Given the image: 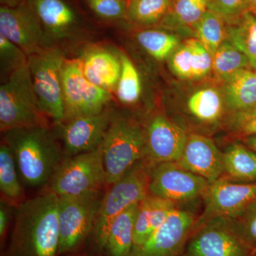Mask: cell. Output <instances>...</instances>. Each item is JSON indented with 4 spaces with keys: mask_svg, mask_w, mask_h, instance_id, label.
I'll use <instances>...</instances> for the list:
<instances>
[{
    "mask_svg": "<svg viewBox=\"0 0 256 256\" xmlns=\"http://www.w3.org/2000/svg\"><path fill=\"white\" fill-rule=\"evenodd\" d=\"M254 250H255V256H256V248L255 249H254Z\"/></svg>",
    "mask_w": 256,
    "mask_h": 256,
    "instance_id": "obj_45",
    "label": "cell"
},
{
    "mask_svg": "<svg viewBox=\"0 0 256 256\" xmlns=\"http://www.w3.org/2000/svg\"><path fill=\"white\" fill-rule=\"evenodd\" d=\"M90 10L98 18L119 20L127 18L128 0H86Z\"/></svg>",
    "mask_w": 256,
    "mask_h": 256,
    "instance_id": "obj_36",
    "label": "cell"
},
{
    "mask_svg": "<svg viewBox=\"0 0 256 256\" xmlns=\"http://www.w3.org/2000/svg\"><path fill=\"white\" fill-rule=\"evenodd\" d=\"M256 10V0H244V12L246 11H254Z\"/></svg>",
    "mask_w": 256,
    "mask_h": 256,
    "instance_id": "obj_41",
    "label": "cell"
},
{
    "mask_svg": "<svg viewBox=\"0 0 256 256\" xmlns=\"http://www.w3.org/2000/svg\"><path fill=\"white\" fill-rule=\"evenodd\" d=\"M65 58L63 52L53 46L28 56V68L40 110L57 126L65 120L62 78Z\"/></svg>",
    "mask_w": 256,
    "mask_h": 256,
    "instance_id": "obj_8",
    "label": "cell"
},
{
    "mask_svg": "<svg viewBox=\"0 0 256 256\" xmlns=\"http://www.w3.org/2000/svg\"><path fill=\"white\" fill-rule=\"evenodd\" d=\"M105 190L58 196V256L80 254L92 233Z\"/></svg>",
    "mask_w": 256,
    "mask_h": 256,
    "instance_id": "obj_5",
    "label": "cell"
},
{
    "mask_svg": "<svg viewBox=\"0 0 256 256\" xmlns=\"http://www.w3.org/2000/svg\"><path fill=\"white\" fill-rule=\"evenodd\" d=\"M31 5L50 42L66 40L76 30L77 15L64 0H32Z\"/></svg>",
    "mask_w": 256,
    "mask_h": 256,
    "instance_id": "obj_19",
    "label": "cell"
},
{
    "mask_svg": "<svg viewBox=\"0 0 256 256\" xmlns=\"http://www.w3.org/2000/svg\"><path fill=\"white\" fill-rule=\"evenodd\" d=\"M192 34L212 56L226 40V22L220 15L208 10L193 26Z\"/></svg>",
    "mask_w": 256,
    "mask_h": 256,
    "instance_id": "obj_30",
    "label": "cell"
},
{
    "mask_svg": "<svg viewBox=\"0 0 256 256\" xmlns=\"http://www.w3.org/2000/svg\"><path fill=\"white\" fill-rule=\"evenodd\" d=\"M210 0H172L158 28L172 32H188L208 10Z\"/></svg>",
    "mask_w": 256,
    "mask_h": 256,
    "instance_id": "obj_25",
    "label": "cell"
},
{
    "mask_svg": "<svg viewBox=\"0 0 256 256\" xmlns=\"http://www.w3.org/2000/svg\"><path fill=\"white\" fill-rule=\"evenodd\" d=\"M13 207L8 204L0 202V244L1 248L4 246L8 237V228L12 218V210Z\"/></svg>",
    "mask_w": 256,
    "mask_h": 256,
    "instance_id": "obj_39",
    "label": "cell"
},
{
    "mask_svg": "<svg viewBox=\"0 0 256 256\" xmlns=\"http://www.w3.org/2000/svg\"><path fill=\"white\" fill-rule=\"evenodd\" d=\"M239 141L245 144L250 149L255 151L256 152V136H249V137L242 138V139L240 140Z\"/></svg>",
    "mask_w": 256,
    "mask_h": 256,
    "instance_id": "obj_40",
    "label": "cell"
},
{
    "mask_svg": "<svg viewBox=\"0 0 256 256\" xmlns=\"http://www.w3.org/2000/svg\"><path fill=\"white\" fill-rule=\"evenodd\" d=\"M256 202V182H236L220 178L210 184L202 198L198 222L215 217L234 220Z\"/></svg>",
    "mask_w": 256,
    "mask_h": 256,
    "instance_id": "obj_15",
    "label": "cell"
},
{
    "mask_svg": "<svg viewBox=\"0 0 256 256\" xmlns=\"http://www.w3.org/2000/svg\"><path fill=\"white\" fill-rule=\"evenodd\" d=\"M100 146L108 188L146 158L143 124L132 116L116 112Z\"/></svg>",
    "mask_w": 256,
    "mask_h": 256,
    "instance_id": "obj_3",
    "label": "cell"
},
{
    "mask_svg": "<svg viewBox=\"0 0 256 256\" xmlns=\"http://www.w3.org/2000/svg\"><path fill=\"white\" fill-rule=\"evenodd\" d=\"M12 152L6 142L0 146V193L1 201L14 208L28 200Z\"/></svg>",
    "mask_w": 256,
    "mask_h": 256,
    "instance_id": "obj_26",
    "label": "cell"
},
{
    "mask_svg": "<svg viewBox=\"0 0 256 256\" xmlns=\"http://www.w3.org/2000/svg\"><path fill=\"white\" fill-rule=\"evenodd\" d=\"M254 73H255L256 74V67L255 68H254Z\"/></svg>",
    "mask_w": 256,
    "mask_h": 256,
    "instance_id": "obj_44",
    "label": "cell"
},
{
    "mask_svg": "<svg viewBox=\"0 0 256 256\" xmlns=\"http://www.w3.org/2000/svg\"><path fill=\"white\" fill-rule=\"evenodd\" d=\"M191 90L172 106L169 116L188 133L212 137L222 130L229 114L222 84L215 78Z\"/></svg>",
    "mask_w": 256,
    "mask_h": 256,
    "instance_id": "obj_4",
    "label": "cell"
},
{
    "mask_svg": "<svg viewBox=\"0 0 256 256\" xmlns=\"http://www.w3.org/2000/svg\"><path fill=\"white\" fill-rule=\"evenodd\" d=\"M116 114L108 106L98 114L79 116L60 124L65 158L98 148Z\"/></svg>",
    "mask_w": 256,
    "mask_h": 256,
    "instance_id": "obj_17",
    "label": "cell"
},
{
    "mask_svg": "<svg viewBox=\"0 0 256 256\" xmlns=\"http://www.w3.org/2000/svg\"><path fill=\"white\" fill-rule=\"evenodd\" d=\"M62 78L64 122L79 116L98 114L110 105L112 94L88 80L82 72L80 58H65Z\"/></svg>",
    "mask_w": 256,
    "mask_h": 256,
    "instance_id": "obj_12",
    "label": "cell"
},
{
    "mask_svg": "<svg viewBox=\"0 0 256 256\" xmlns=\"http://www.w3.org/2000/svg\"><path fill=\"white\" fill-rule=\"evenodd\" d=\"M0 34L28 56L50 47L41 22L32 5L0 8Z\"/></svg>",
    "mask_w": 256,
    "mask_h": 256,
    "instance_id": "obj_16",
    "label": "cell"
},
{
    "mask_svg": "<svg viewBox=\"0 0 256 256\" xmlns=\"http://www.w3.org/2000/svg\"><path fill=\"white\" fill-rule=\"evenodd\" d=\"M121 74L117 87L116 96L120 104L133 106L137 104L142 94V82L138 68L126 54L120 53Z\"/></svg>",
    "mask_w": 256,
    "mask_h": 256,
    "instance_id": "obj_32",
    "label": "cell"
},
{
    "mask_svg": "<svg viewBox=\"0 0 256 256\" xmlns=\"http://www.w3.org/2000/svg\"><path fill=\"white\" fill-rule=\"evenodd\" d=\"M138 44L153 58L159 62L168 60L181 44L174 32L162 28H144L136 34Z\"/></svg>",
    "mask_w": 256,
    "mask_h": 256,
    "instance_id": "obj_28",
    "label": "cell"
},
{
    "mask_svg": "<svg viewBox=\"0 0 256 256\" xmlns=\"http://www.w3.org/2000/svg\"><path fill=\"white\" fill-rule=\"evenodd\" d=\"M202 200L178 204L164 224L130 256H182L188 238L196 228Z\"/></svg>",
    "mask_w": 256,
    "mask_h": 256,
    "instance_id": "obj_9",
    "label": "cell"
},
{
    "mask_svg": "<svg viewBox=\"0 0 256 256\" xmlns=\"http://www.w3.org/2000/svg\"><path fill=\"white\" fill-rule=\"evenodd\" d=\"M213 73L220 84L242 69H252L249 60L228 40H226L212 55Z\"/></svg>",
    "mask_w": 256,
    "mask_h": 256,
    "instance_id": "obj_29",
    "label": "cell"
},
{
    "mask_svg": "<svg viewBox=\"0 0 256 256\" xmlns=\"http://www.w3.org/2000/svg\"><path fill=\"white\" fill-rule=\"evenodd\" d=\"M58 196L44 188L15 208L12 230L1 256H58Z\"/></svg>",
    "mask_w": 256,
    "mask_h": 256,
    "instance_id": "obj_1",
    "label": "cell"
},
{
    "mask_svg": "<svg viewBox=\"0 0 256 256\" xmlns=\"http://www.w3.org/2000/svg\"><path fill=\"white\" fill-rule=\"evenodd\" d=\"M146 140L144 159L156 165L178 162L188 133L163 110H154L142 122Z\"/></svg>",
    "mask_w": 256,
    "mask_h": 256,
    "instance_id": "obj_14",
    "label": "cell"
},
{
    "mask_svg": "<svg viewBox=\"0 0 256 256\" xmlns=\"http://www.w3.org/2000/svg\"><path fill=\"white\" fill-rule=\"evenodd\" d=\"M176 162L210 184L224 175L223 151L210 136L188 133L182 154Z\"/></svg>",
    "mask_w": 256,
    "mask_h": 256,
    "instance_id": "obj_18",
    "label": "cell"
},
{
    "mask_svg": "<svg viewBox=\"0 0 256 256\" xmlns=\"http://www.w3.org/2000/svg\"><path fill=\"white\" fill-rule=\"evenodd\" d=\"M222 130L228 134L229 142L256 136V108L230 112L226 119Z\"/></svg>",
    "mask_w": 256,
    "mask_h": 256,
    "instance_id": "obj_33",
    "label": "cell"
},
{
    "mask_svg": "<svg viewBox=\"0 0 256 256\" xmlns=\"http://www.w3.org/2000/svg\"><path fill=\"white\" fill-rule=\"evenodd\" d=\"M252 12H254V14L256 15V10H254V11H252Z\"/></svg>",
    "mask_w": 256,
    "mask_h": 256,
    "instance_id": "obj_43",
    "label": "cell"
},
{
    "mask_svg": "<svg viewBox=\"0 0 256 256\" xmlns=\"http://www.w3.org/2000/svg\"><path fill=\"white\" fill-rule=\"evenodd\" d=\"M82 72L96 86L114 92L121 74L120 55L104 48L87 50L80 58Z\"/></svg>",
    "mask_w": 256,
    "mask_h": 256,
    "instance_id": "obj_21",
    "label": "cell"
},
{
    "mask_svg": "<svg viewBox=\"0 0 256 256\" xmlns=\"http://www.w3.org/2000/svg\"><path fill=\"white\" fill-rule=\"evenodd\" d=\"M45 188L58 196L106 190L100 146L92 151L65 158Z\"/></svg>",
    "mask_w": 256,
    "mask_h": 256,
    "instance_id": "obj_10",
    "label": "cell"
},
{
    "mask_svg": "<svg viewBox=\"0 0 256 256\" xmlns=\"http://www.w3.org/2000/svg\"><path fill=\"white\" fill-rule=\"evenodd\" d=\"M244 0H210L208 10L220 15L228 23L244 12Z\"/></svg>",
    "mask_w": 256,
    "mask_h": 256,
    "instance_id": "obj_38",
    "label": "cell"
},
{
    "mask_svg": "<svg viewBox=\"0 0 256 256\" xmlns=\"http://www.w3.org/2000/svg\"><path fill=\"white\" fill-rule=\"evenodd\" d=\"M153 166L150 162L143 159L116 183L106 188L90 236L94 249L100 244L117 216L149 194Z\"/></svg>",
    "mask_w": 256,
    "mask_h": 256,
    "instance_id": "obj_7",
    "label": "cell"
},
{
    "mask_svg": "<svg viewBox=\"0 0 256 256\" xmlns=\"http://www.w3.org/2000/svg\"><path fill=\"white\" fill-rule=\"evenodd\" d=\"M224 100L230 112L256 108V76L252 69H242L222 82Z\"/></svg>",
    "mask_w": 256,
    "mask_h": 256,
    "instance_id": "obj_23",
    "label": "cell"
},
{
    "mask_svg": "<svg viewBox=\"0 0 256 256\" xmlns=\"http://www.w3.org/2000/svg\"><path fill=\"white\" fill-rule=\"evenodd\" d=\"M232 220V218H230ZM233 220L239 233L254 249L256 248V202Z\"/></svg>",
    "mask_w": 256,
    "mask_h": 256,
    "instance_id": "obj_37",
    "label": "cell"
},
{
    "mask_svg": "<svg viewBox=\"0 0 256 256\" xmlns=\"http://www.w3.org/2000/svg\"><path fill=\"white\" fill-rule=\"evenodd\" d=\"M4 133L24 184L46 188L65 159L48 128H18Z\"/></svg>",
    "mask_w": 256,
    "mask_h": 256,
    "instance_id": "obj_2",
    "label": "cell"
},
{
    "mask_svg": "<svg viewBox=\"0 0 256 256\" xmlns=\"http://www.w3.org/2000/svg\"><path fill=\"white\" fill-rule=\"evenodd\" d=\"M139 203L116 217L92 256H130L134 246V225Z\"/></svg>",
    "mask_w": 256,
    "mask_h": 256,
    "instance_id": "obj_20",
    "label": "cell"
},
{
    "mask_svg": "<svg viewBox=\"0 0 256 256\" xmlns=\"http://www.w3.org/2000/svg\"><path fill=\"white\" fill-rule=\"evenodd\" d=\"M182 256H255L233 220L215 217L197 222Z\"/></svg>",
    "mask_w": 256,
    "mask_h": 256,
    "instance_id": "obj_11",
    "label": "cell"
},
{
    "mask_svg": "<svg viewBox=\"0 0 256 256\" xmlns=\"http://www.w3.org/2000/svg\"><path fill=\"white\" fill-rule=\"evenodd\" d=\"M60 256H88V254H73V255Z\"/></svg>",
    "mask_w": 256,
    "mask_h": 256,
    "instance_id": "obj_42",
    "label": "cell"
},
{
    "mask_svg": "<svg viewBox=\"0 0 256 256\" xmlns=\"http://www.w3.org/2000/svg\"><path fill=\"white\" fill-rule=\"evenodd\" d=\"M169 68L176 78L184 82L193 80L194 52L192 38L182 42L168 58Z\"/></svg>",
    "mask_w": 256,
    "mask_h": 256,
    "instance_id": "obj_34",
    "label": "cell"
},
{
    "mask_svg": "<svg viewBox=\"0 0 256 256\" xmlns=\"http://www.w3.org/2000/svg\"><path fill=\"white\" fill-rule=\"evenodd\" d=\"M46 118L40 110L28 63L0 86V130L5 132L18 128L47 127Z\"/></svg>",
    "mask_w": 256,
    "mask_h": 256,
    "instance_id": "obj_6",
    "label": "cell"
},
{
    "mask_svg": "<svg viewBox=\"0 0 256 256\" xmlns=\"http://www.w3.org/2000/svg\"><path fill=\"white\" fill-rule=\"evenodd\" d=\"M178 204L149 194L140 202L136 225L134 246H138L164 223Z\"/></svg>",
    "mask_w": 256,
    "mask_h": 256,
    "instance_id": "obj_22",
    "label": "cell"
},
{
    "mask_svg": "<svg viewBox=\"0 0 256 256\" xmlns=\"http://www.w3.org/2000/svg\"><path fill=\"white\" fill-rule=\"evenodd\" d=\"M0 60L2 75L9 78L15 70L28 63V56L18 45L0 34Z\"/></svg>",
    "mask_w": 256,
    "mask_h": 256,
    "instance_id": "obj_35",
    "label": "cell"
},
{
    "mask_svg": "<svg viewBox=\"0 0 256 256\" xmlns=\"http://www.w3.org/2000/svg\"><path fill=\"white\" fill-rule=\"evenodd\" d=\"M210 183L184 169L176 162L156 164L151 171L150 194L185 204L202 201Z\"/></svg>",
    "mask_w": 256,
    "mask_h": 256,
    "instance_id": "obj_13",
    "label": "cell"
},
{
    "mask_svg": "<svg viewBox=\"0 0 256 256\" xmlns=\"http://www.w3.org/2000/svg\"><path fill=\"white\" fill-rule=\"evenodd\" d=\"M127 18L141 28H156L164 18L172 0H128Z\"/></svg>",
    "mask_w": 256,
    "mask_h": 256,
    "instance_id": "obj_31",
    "label": "cell"
},
{
    "mask_svg": "<svg viewBox=\"0 0 256 256\" xmlns=\"http://www.w3.org/2000/svg\"><path fill=\"white\" fill-rule=\"evenodd\" d=\"M226 38L242 52L256 67V16L252 11H246L236 20L226 23Z\"/></svg>",
    "mask_w": 256,
    "mask_h": 256,
    "instance_id": "obj_27",
    "label": "cell"
},
{
    "mask_svg": "<svg viewBox=\"0 0 256 256\" xmlns=\"http://www.w3.org/2000/svg\"><path fill=\"white\" fill-rule=\"evenodd\" d=\"M222 178L236 182H256V152L239 140L230 141L223 151Z\"/></svg>",
    "mask_w": 256,
    "mask_h": 256,
    "instance_id": "obj_24",
    "label": "cell"
}]
</instances>
